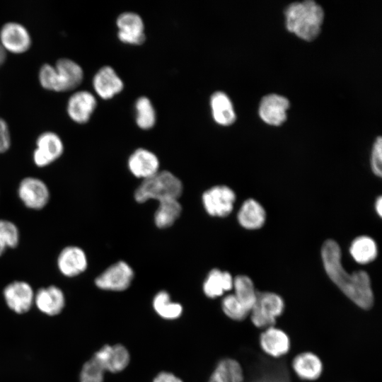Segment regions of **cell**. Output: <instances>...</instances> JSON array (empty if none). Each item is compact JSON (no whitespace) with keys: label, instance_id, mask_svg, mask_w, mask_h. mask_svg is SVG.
Masks as SVG:
<instances>
[{"label":"cell","instance_id":"obj_34","mask_svg":"<svg viewBox=\"0 0 382 382\" xmlns=\"http://www.w3.org/2000/svg\"><path fill=\"white\" fill-rule=\"evenodd\" d=\"M105 370L93 359L86 361L80 373V382H103Z\"/></svg>","mask_w":382,"mask_h":382},{"label":"cell","instance_id":"obj_4","mask_svg":"<svg viewBox=\"0 0 382 382\" xmlns=\"http://www.w3.org/2000/svg\"><path fill=\"white\" fill-rule=\"evenodd\" d=\"M182 192L183 184L179 178L169 171L162 170L143 180L135 190L134 199L139 203L149 199H178Z\"/></svg>","mask_w":382,"mask_h":382},{"label":"cell","instance_id":"obj_32","mask_svg":"<svg viewBox=\"0 0 382 382\" xmlns=\"http://www.w3.org/2000/svg\"><path fill=\"white\" fill-rule=\"evenodd\" d=\"M137 125L143 129L151 128L156 122L155 110L150 100L144 96L140 97L135 104Z\"/></svg>","mask_w":382,"mask_h":382},{"label":"cell","instance_id":"obj_18","mask_svg":"<svg viewBox=\"0 0 382 382\" xmlns=\"http://www.w3.org/2000/svg\"><path fill=\"white\" fill-rule=\"evenodd\" d=\"M93 86L103 99L112 98L123 88V83L115 70L108 66L100 68L93 79Z\"/></svg>","mask_w":382,"mask_h":382},{"label":"cell","instance_id":"obj_28","mask_svg":"<svg viewBox=\"0 0 382 382\" xmlns=\"http://www.w3.org/2000/svg\"><path fill=\"white\" fill-rule=\"evenodd\" d=\"M182 207L176 199H165L159 202V205L154 215V221L160 228L172 226L179 217Z\"/></svg>","mask_w":382,"mask_h":382},{"label":"cell","instance_id":"obj_37","mask_svg":"<svg viewBox=\"0 0 382 382\" xmlns=\"http://www.w3.org/2000/svg\"><path fill=\"white\" fill-rule=\"evenodd\" d=\"M153 382H183V381L169 372H161L154 379Z\"/></svg>","mask_w":382,"mask_h":382},{"label":"cell","instance_id":"obj_29","mask_svg":"<svg viewBox=\"0 0 382 382\" xmlns=\"http://www.w3.org/2000/svg\"><path fill=\"white\" fill-rule=\"evenodd\" d=\"M153 307L159 316L166 320L176 319L183 313L182 306L172 301L169 294L166 291H161L155 295Z\"/></svg>","mask_w":382,"mask_h":382},{"label":"cell","instance_id":"obj_13","mask_svg":"<svg viewBox=\"0 0 382 382\" xmlns=\"http://www.w3.org/2000/svg\"><path fill=\"white\" fill-rule=\"evenodd\" d=\"M92 358L105 371L117 373L127 366L130 356L128 350L122 345H106L97 351Z\"/></svg>","mask_w":382,"mask_h":382},{"label":"cell","instance_id":"obj_25","mask_svg":"<svg viewBox=\"0 0 382 382\" xmlns=\"http://www.w3.org/2000/svg\"><path fill=\"white\" fill-rule=\"evenodd\" d=\"M349 253L357 262L367 264L377 257V245L371 237L361 236L353 240L349 247Z\"/></svg>","mask_w":382,"mask_h":382},{"label":"cell","instance_id":"obj_22","mask_svg":"<svg viewBox=\"0 0 382 382\" xmlns=\"http://www.w3.org/2000/svg\"><path fill=\"white\" fill-rule=\"evenodd\" d=\"M210 107L214 120L219 125L229 126L236 119L233 105L229 97L222 91L214 93L210 98Z\"/></svg>","mask_w":382,"mask_h":382},{"label":"cell","instance_id":"obj_31","mask_svg":"<svg viewBox=\"0 0 382 382\" xmlns=\"http://www.w3.org/2000/svg\"><path fill=\"white\" fill-rule=\"evenodd\" d=\"M20 241V232L17 226L12 221L0 219V256L8 248H15Z\"/></svg>","mask_w":382,"mask_h":382},{"label":"cell","instance_id":"obj_6","mask_svg":"<svg viewBox=\"0 0 382 382\" xmlns=\"http://www.w3.org/2000/svg\"><path fill=\"white\" fill-rule=\"evenodd\" d=\"M206 212L212 216L224 217L233 209L236 194L226 185H216L206 190L202 197Z\"/></svg>","mask_w":382,"mask_h":382},{"label":"cell","instance_id":"obj_38","mask_svg":"<svg viewBox=\"0 0 382 382\" xmlns=\"http://www.w3.org/2000/svg\"><path fill=\"white\" fill-rule=\"evenodd\" d=\"M375 209L379 216L382 215V197L379 196L375 202Z\"/></svg>","mask_w":382,"mask_h":382},{"label":"cell","instance_id":"obj_19","mask_svg":"<svg viewBox=\"0 0 382 382\" xmlns=\"http://www.w3.org/2000/svg\"><path fill=\"white\" fill-rule=\"evenodd\" d=\"M128 167L134 176L145 180L159 171V161L154 153L138 149L129 156Z\"/></svg>","mask_w":382,"mask_h":382},{"label":"cell","instance_id":"obj_14","mask_svg":"<svg viewBox=\"0 0 382 382\" xmlns=\"http://www.w3.org/2000/svg\"><path fill=\"white\" fill-rule=\"evenodd\" d=\"M57 265L64 276L74 277L86 270L87 256L82 248L76 245H69L64 248L58 255Z\"/></svg>","mask_w":382,"mask_h":382},{"label":"cell","instance_id":"obj_12","mask_svg":"<svg viewBox=\"0 0 382 382\" xmlns=\"http://www.w3.org/2000/svg\"><path fill=\"white\" fill-rule=\"evenodd\" d=\"M4 298L10 309L21 314L28 311L34 302L32 286L23 281H14L4 289Z\"/></svg>","mask_w":382,"mask_h":382},{"label":"cell","instance_id":"obj_36","mask_svg":"<svg viewBox=\"0 0 382 382\" xmlns=\"http://www.w3.org/2000/svg\"><path fill=\"white\" fill-rule=\"evenodd\" d=\"M11 146V135L6 121L0 117V154L5 153Z\"/></svg>","mask_w":382,"mask_h":382},{"label":"cell","instance_id":"obj_3","mask_svg":"<svg viewBox=\"0 0 382 382\" xmlns=\"http://www.w3.org/2000/svg\"><path fill=\"white\" fill-rule=\"evenodd\" d=\"M40 85L45 89L57 92L71 91L83 81L82 68L74 61L62 58L55 66L43 64L38 74Z\"/></svg>","mask_w":382,"mask_h":382},{"label":"cell","instance_id":"obj_2","mask_svg":"<svg viewBox=\"0 0 382 382\" xmlns=\"http://www.w3.org/2000/svg\"><path fill=\"white\" fill-rule=\"evenodd\" d=\"M284 13L286 30L300 39L311 42L320 35L325 13L323 7L315 1L291 3Z\"/></svg>","mask_w":382,"mask_h":382},{"label":"cell","instance_id":"obj_27","mask_svg":"<svg viewBox=\"0 0 382 382\" xmlns=\"http://www.w3.org/2000/svg\"><path fill=\"white\" fill-rule=\"evenodd\" d=\"M233 294L237 300L250 312L254 306L257 295L254 284L250 277L238 275L233 279Z\"/></svg>","mask_w":382,"mask_h":382},{"label":"cell","instance_id":"obj_10","mask_svg":"<svg viewBox=\"0 0 382 382\" xmlns=\"http://www.w3.org/2000/svg\"><path fill=\"white\" fill-rule=\"evenodd\" d=\"M289 107V100L286 97L277 93H270L260 100L258 114L266 124L280 126L286 120Z\"/></svg>","mask_w":382,"mask_h":382},{"label":"cell","instance_id":"obj_7","mask_svg":"<svg viewBox=\"0 0 382 382\" xmlns=\"http://www.w3.org/2000/svg\"><path fill=\"white\" fill-rule=\"evenodd\" d=\"M17 193L23 204L27 208L34 210L43 209L50 197L46 183L35 177L23 178L19 183Z\"/></svg>","mask_w":382,"mask_h":382},{"label":"cell","instance_id":"obj_35","mask_svg":"<svg viewBox=\"0 0 382 382\" xmlns=\"http://www.w3.org/2000/svg\"><path fill=\"white\" fill-rule=\"evenodd\" d=\"M382 139L378 137L373 145L371 155V166L373 173L378 177L382 174Z\"/></svg>","mask_w":382,"mask_h":382},{"label":"cell","instance_id":"obj_20","mask_svg":"<svg viewBox=\"0 0 382 382\" xmlns=\"http://www.w3.org/2000/svg\"><path fill=\"white\" fill-rule=\"evenodd\" d=\"M260 344L262 350L272 357H280L290 349L288 335L282 330L270 327L260 335Z\"/></svg>","mask_w":382,"mask_h":382},{"label":"cell","instance_id":"obj_24","mask_svg":"<svg viewBox=\"0 0 382 382\" xmlns=\"http://www.w3.org/2000/svg\"><path fill=\"white\" fill-rule=\"evenodd\" d=\"M233 284V279L228 272L213 269L204 282L203 291L207 297L214 299L230 291Z\"/></svg>","mask_w":382,"mask_h":382},{"label":"cell","instance_id":"obj_16","mask_svg":"<svg viewBox=\"0 0 382 382\" xmlns=\"http://www.w3.org/2000/svg\"><path fill=\"white\" fill-rule=\"evenodd\" d=\"M95 96L87 91L73 93L68 100L66 110L69 117L76 123H86L96 108Z\"/></svg>","mask_w":382,"mask_h":382},{"label":"cell","instance_id":"obj_26","mask_svg":"<svg viewBox=\"0 0 382 382\" xmlns=\"http://www.w3.org/2000/svg\"><path fill=\"white\" fill-rule=\"evenodd\" d=\"M243 371L240 364L233 359L219 362L209 382H243Z\"/></svg>","mask_w":382,"mask_h":382},{"label":"cell","instance_id":"obj_9","mask_svg":"<svg viewBox=\"0 0 382 382\" xmlns=\"http://www.w3.org/2000/svg\"><path fill=\"white\" fill-rule=\"evenodd\" d=\"M64 152V144L56 133L45 132L36 140L33 154L34 163L40 168L47 166L57 160Z\"/></svg>","mask_w":382,"mask_h":382},{"label":"cell","instance_id":"obj_11","mask_svg":"<svg viewBox=\"0 0 382 382\" xmlns=\"http://www.w3.org/2000/svg\"><path fill=\"white\" fill-rule=\"evenodd\" d=\"M0 43L6 52L21 54L31 46V37L28 30L21 24L9 22L0 30Z\"/></svg>","mask_w":382,"mask_h":382},{"label":"cell","instance_id":"obj_39","mask_svg":"<svg viewBox=\"0 0 382 382\" xmlns=\"http://www.w3.org/2000/svg\"><path fill=\"white\" fill-rule=\"evenodd\" d=\"M6 51L4 50L0 43V65H1L4 62L6 59Z\"/></svg>","mask_w":382,"mask_h":382},{"label":"cell","instance_id":"obj_23","mask_svg":"<svg viewBox=\"0 0 382 382\" xmlns=\"http://www.w3.org/2000/svg\"><path fill=\"white\" fill-rule=\"evenodd\" d=\"M292 367L296 374L302 380L318 379L323 371V364L318 356L311 352H303L295 357Z\"/></svg>","mask_w":382,"mask_h":382},{"label":"cell","instance_id":"obj_33","mask_svg":"<svg viewBox=\"0 0 382 382\" xmlns=\"http://www.w3.org/2000/svg\"><path fill=\"white\" fill-rule=\"evenodd\" d=\"M221 307L224 313L234 320H243L250 313L236 298L234 294L226 296L221 302Z\"/></svg>","mask_w":382,"mask_h":382},{"label":"cell","instance_id":"obj_15","mask_svg":"<svg viewBox=\"0 0 382 382\" xmlns=\"http://www.w3.org/2000/svg\"><path fill=\"white\" fill-rule=\"evenodd\" d=\"M117 35L120 41L130 45H141L144 42V25L141 17L132 12L120 14L117 19Z\"/></svg>","mask_w":382,"mask_h":382},{"label":"cell","instance_id":"obj_5","mask_svg":"<svg viewBox=\"0 0 382 382\" xmlns=\"http://www.w3.org/2000/svg\"><path fill=\"white\" fill-rule=\"evenodd\" d=\"M284 310L282 298L272 292L257 291L255 303L250 311V318L257 328H268L275 323L276 318Z\"/></svg>","mask_w":382,"mask_h":382},{"label":"cell","instance_id":"obj_8","mask_svg":"<svg viewBox=\"0 0 382 382\" xmlns=\"http://www.w3.org/2000/svg\"><path fill=\"white\" fill-rule=\"evenodd\" d=\"M134 278V271L124 261H119L109 267L95 279L98 288L103 290L121 291L127 289Z\"/></svg>","mask_w":382,"mask_h":382},{"label":"cell","instance_id":"obj_21","mask_svg":"<svg viewBox=\"0 0 382 382\" xmlns=\"http://www.w3.org/2000/svg\"><path fill=\"white\" fill-rule=\"evenodd\" d=\"M237 218L238 223L243 228L248 230H255L264 225L266 212L258 202L250 198L243 203Z\"/></svg>","mask_w":382,"mask_h":382},{"label":"cell","instance_id":"obj_1","mask_svg":"<svg viewBox=\"0 0 382 382\" xmlns=\"http://www.w3.org/2000/svg\"><path fill=\"white\" fill-rule=\"evenodd\" d=\"M323 267L329 278L356 305L369 309L374 304L371 279L366 272L348 273L341 263V250L337 242L328 239L321 248Z\"/></svg>","mask_w":382,"mask_h":382},{"label":"cell","instance_id":"obj_17","mask_svg":"<svg viewBox=\"0 0 382 382\" xmlns=\"http://www.w3.org/2000/svg\"><path fill=\"white\" fill-rule=\"evenodd\" d=\"M34 302L37 308L47 316H56L65 306L62 290L54 285L40 289L35 294Z\"/></svg>","mask_w":382,"mask_h":382},{"label":"cell","instance_id":"obj_30","mask_svg":"<svg viewBox=\"0 0 382 382\" xmlns=\"http://www.w3.org/2000/svg\"><path fill=\"white\" fill-rule=\"evenodd\" d=\"M260 368L250 382H290L284 365L265 364Z\"/></svg>","mask_w":382,"mask_h":382}]
</instances>
